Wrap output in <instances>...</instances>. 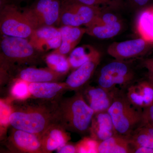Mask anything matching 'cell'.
Here are the masks:
<instances>
[{
  "instance_id": "cell-1",
  "label": "cell",
  "mask_w": 153,
  "mask_h": 153,
  "mask_svg": "<svg viewBox=\"0 0 153 153\" xmlns=\"http://www.w3.org/2000/svg\"><path fill=\"white\" fill-rule=\"evenodd\" d=\"M56 102L54 104L17 103L12 108L9 123L13 128L40 137L49 126L57 121Z\"/></svg>"
},
{
  "instance_id": "cell-2",
  "label": "cell",
  "mask_w": 153,
  "mask_h": 153,
  "mask_svg": "<svg viewBox=\"0 0 153 153\" xmlns=\"http://www.w3.org/2000/svg\"><path fill=\"white\" fill-rule=\"evenodd\" d=\"M56 113L57 121L64 128L79 134L85 133L90 129L95 114L80 93L70 98L58 100Z\"/></svg>"
},
{
  "instance_id": "cell-3",
  "label": "cell",
  "mask_w": 153,
  "mask_h": 153,
  "mask_svg": "<svg viewBox=\"0 0 153 153\" xmlns=\"http://www.w3.org/2000/svg\"><path fill=\"white\" fill-rule=\"evenodd\" d=\"M108 112L117 134L129 137L143 121V109L132 104L126 96L115 93Z\"/></svg>"
},
{
  "instance_id": "cell-4",
  "label": "cell",
  "mask_w": 153,
  "mask_h": 153,
  "mask_svg": "<svg viewBox=\"0 0 153 153\" xmlns=\"http://www.w3.org/2000/svg\"><path fill=\"white\" fill-rule=\"evenodd\" d=\"M35 29L24 12L19 11L16 5L7 3L2 5L0 30L4 36L29 39Z\"/></svg>"
},
{
  "instance_id": "cell-5",
  "label": "cell",
  "mask_w": 153,
  "mask_h": 153,
  "mask_svg": "<svg viewBox=\"0 0 153 153\" xmlns=\"http://www.w3.org/2000/svg\"><path fill=\"white\" fill-rule=\"evenodd\" d=\"M1 57L9 63L19 64L36 62L39 51L31 44L29 39L4 36L1 41Z\"/></svg>"
},
{
  "instance_id": "cell-6",
  "label": "cell",
  "mask_w": 153,
  "mask_h": 153,
  "mask_svg": "<svg viewBox=\"0 0 153 153\" xmlns=\"http://www.w3.org/2000/svg\"><path fill=\"white\" fill-rule=\"evenodd\" d=\"M102 12L96 7L63 0L59 24L71 27L87 26Z\"/></svg>"
},
{
  "instance_id": "cell-7",
  "label": "cell",
  "mask_w": 153,
  "mask_h": 153,
  "mask_svg": "<svg viewBox=\"0 0 153 153\" xmlns=\"http://www.w3.org/2000/svg\"><path fill=\"white\" fill-rule=\"evenodd\" d=\"M62 5L61 0H37L24 13L35 28L59 24Z\"/></svg>"
},
{
  "instance_id": "cell-8",
  "label": "cell",
  "mask_w": 153,
  "mask_h": 153,
  "mask_svg": "<svg viewBox=\"0 0 153 153\" xmlns=\"http://www.w3.org/2000/svg\"><path fill=\"white\" fill-rule=\"evenodd\" d=\"M133 74L124 63L115 61L102 68L98 79L100 87L113 91L117 85H127L133 79Z\"/></svg>"
},
{
  "instance_id": "cell-9",
  "label": "cell",
  "mask_w": 153,
  "mask_h": 153,
  "mask_svg": "<svg viewBox=\"0 0 153 153\" xmlns=\"http://www.w3.org/2000/svg\"><path fill=\"white\" fill-rule=\"evenodd\" d=\"M29 40L39 52L55 50L61 44V34L59 28L54 26H43L35 29Z\"/></svg>"
},
{
  "instance_id": "cell-10",
  "label": "cell",
  "mask_w": 153,
  "mask_h": 153,
  "mask_svg": "<svg viewBox=\"0 0 153 153\" xmlns=\"http://www.w3.org/2000/svg\"><path fill=\"white\" fill-rule=\"evenodd\" d=\"M9 141L11 148L19 152L44 153L40 137L36 134L14 128Z\"/></svg>"
},
{
  "instance_id": "cell-11",
  "label": "cell",
  "mask_w": 153,
  "mask_h": 153,
  "mask_svg": "<svg viewBox=\"0 0 153 153\" xmlns=\"http://www.w3.org/2000/svg\"><path fill=\"white\" fill-rule=\"evenodd\" d=\"M66 130L57 121L49 126L40 136L43 152H51L66 145L68 138Z\"/></svg>"
},
{
  "instance_id": "cell-12",
  "label": "cell",
  "mask_w": 153,
  "mask_h": 153,
  "mask_svg": "<svg viewBox=\"0 0 153 153\" xmlns=\"http://www.w3.org/2000/svg\"><path fill=\"white\" fill-rule=\"evenodd\" d=\"M100 58L98 53L69 74L65 82L69 89L78 90L84 86L94 73Z\"/></svg>"
},
{
  "instance_id": "cell-13",
  "label": "cell",
  "mask_w": 153,
  "mask_h": 153,
  "mask_svg": "<svg viewBox=\"0 0 153 153\" xmlns=\"http://www.w3.org/2000/svg\"><path fill=\"white\" fill-rule=\"evenodd\" d=\"M126 96L134 106L143 109L153 104V82L143 81L132 85L128 89Z\"/></svg>"
},
{
  "instance_id": "cell-14",
  "label": "cell",
  "mask_w": 153,
  "mask_h": 153,
  "mask_svg": "<svg viewBox=\"0 0 153 153\" xmlns=\"http://www.w3.org/2000/svg\"><path fill=\"white\" fill-rule=\"evenodd\" d=\"M29 83L28 87L30 94L36 98L47 100H56L64 91L69 90L66 82H47Z\"/></svg>"
},
{
  "instance_id": "cell-15",
  "label": "cell",
  "mask_w": 153,
  "mask_h": 153,
  "mask_svg": "<svg viewBox=\"0 0 153 153\" xmlns=\"http://www.w3.org/2000/svg\"><path fill=\"white\" fill-rule=\"evenodd\" d=\"M90 128L94 139L100 142L117 134L112 119L108 111L94 114Z\"/></svg>"
},
{
  "instance_id": "cell-16",
  "label": "cell",
  "mask_w": 153,
  "mask_h": 153,
  "mask_svg": "<svg viewBox=\"0 0 153 153\" xmlns=\"http://www.w3.org/2000/svg\"><path fill=\"white\" fill-rule=\"evenodd\" d=\"M147 43L141 38L115 43L109 47L108 53L117 59L130 58L142 53L144 50Z\"/></svg>"
},
{
  "instance_id": "cell-17",
  "label": "cell",
  "mask_w": 153,
  "mask_h": 153,
  "mask_svg": "<svg viewBox=\"0 0 153 153\" xmlns=\"http://www.w3.org/2000/svg\"><path fill=\"white\" fill-rule=\"evenodd\" d=\"M59 29L61 34V44L53 52L65 55L71 53L86 31V28L68 26H61Z\"/></svg>"
},
{
  "instance_id": "cell-18",
  "label": "cell",
  "mask_w": 153,
  "mask_h": 153,
  "mask_svg": "<svg viewBox=\"0 0 153 153\" xmlns=\"http://www.w3.org/2000/svg\"><path fill=\"white\" fill-rule=\"evenodd\" d=\"M64 75L49 68L40 69L28 67L22 69L17 74L16 78L28 83L58 82Z\"/></svg>"
},
{
  "instance_id": "cell-19",
  "label": "cell",
  "mask_w": 153,
  "mask_h": 153,
  "mask_svg": "<svg viewBox=\"0 0 153 153\" xmlns=\"http://www.w3.org/2000/svg\"><path fill=\"white\" fill-rule=\"evenodd\" d=\"M87 91L89 105L95 113L108 111L112 103L114 91H108L99 86L91 88Z\"/></svg>"
},
{
  "instance_id": "cell-20",
  "label": "cell",
  "mask_w": 153,
  "mask_h": 153,
  "mask_svg": "<svg viewBox=\"0 0 153 153\" xmlns=\"http://www.w3.org/2000/svg\"><path fill=\"white\" fill-rule=\"evenodd\" d=\"M97 153H133L132 147L128 137L116 134L100 142Z\"/></svg>"
},
{
  "instance_id": "cell-21",
  "label": "cell",
  "mask_w": 153,
  "mask_h": 153,
  "mask_svg": "<svg viewBox=\"0 0 153 153\" xmlns=\"http://www.w3.org/2000/svg\"><path fill=\"white\" fill-rule=\"evenodd\" d=\"M98 16L86 26V33L100 39H107L112 38L119 33L121 30L119 22L105 24L99 19Z\"/></svg>"
},
{
  "instance_id": "cell-22",
  "label": "cell",
  "mask_w": 153,
  "mask_h": 153,
  "mask_svg": "<svg viewBox=\"0 0 153 153\" xmlns=\"http://www.w3.org/2000/svg\"><path fill=\"white\" fill-rule=\"evenodd\" d=\"M137 29L142 38L147 43H153V6L146 9L140 15Z\"/></svg>"
},
{
  "instance_id": "cell-23",
  "label": "cell",
  "mask_w": 153,
  "mask_h": 153,
  "mask_svg": "<svg viewBox=\"0 0 153 153\" xmlns=\"http://www.w3.org/2000/svg\"><path fill=\"white\" fill-rule=\"evenodd\" d=\"M98 53L91 46H82L74 48L69 54L68 60L71 67L77 68Z\"/></svg>"
},
{
  "instance_id": "cell-24",
  "label": "cell",
  "mask_w": 153,
  "mask_h": 153,
  "mask_svg": "<svg viewBox=\"0 0 153 153\" xmlns=\"http://www.w3.org/2000/svg\"><path fill=\"white\" fill-rule=\"evenodd\" d=\"M45 60L49 68L60 74H65L71 67L66 55L57 52H52L46 56Z\"/></svg>"
},
{
  "instance_id": "cell-25",
  "label": "cell",
  "mask_w": 153,
  "mask_h": 153,
  "mask_svg": "<svg viewBox=\"0 0 153 153\" xmlns=\"http://www.w3.org/2000/svg\"><path fill=\"white\" fill-rule=\"evenodd\" d=\"M128 138L132 147L143 146L153 149V136L135 130Z\"/></svg>"
},
{
  "instance_id": "cell-26",
  "label": "cell",
  "mask_w": 153,
  "mask_h": 153,
  "mask_svg": "<svg viewBox=\"0 0 153 153\" xmlns=\"http://www.w3.org/2000/svg\"><path fill=\"white\" fill-rule=\"evenodd\" d=\"M74 2L80 3L96 7L102 12L117 7L120 4L121 0H67Z\"/></svg>"
},
{
  "instance_id": "cell-27",
  "label": "cell",
  "mask_w": 153,
  "mask_h": 153,
  "mask_svg": "<svg viewBox=\"0 0 153 153\" xmlns=\"http://www.w3.org/2000/svg\"><path fill=\"white\" fill-rule=\"evenodd\" d=\"M99 144L94 139H84L76 145V153H97Z\"/></svg>"
},
{
  "instance_id": "cell-28",
  "label": "cell",
  "mask_w": 153,
  "mask_h": 153,
  "mask_svg": "<svg viewBox=\"0 0 153 153\" xmlns=\"http://www.w3.org/2000/svg\"><path fill=\"white\" fill-rule=\"evenodd\" d=\"M28 82L18 79L12 88V93L13 95L19 98H23L27 95L29 92Z\"/></svg>"
},
{
  "instance_id": "cell-29",
  "label": "cell",
  "mask_w": 153,
  "mask_h": 153,
  "mask_svg": "<svg viewBox=\"0 0 153 153\" xmlns=\"http://www.w3.org/2000/svg\"><path fill=\"white\" fill-rule=\"evenodd\" d=\"M142 123L149 124L153 127V104L143 109Z\"/></svg>"
},
{
  "instance_id": "cell-30",
  "label": "cell",
  "mask_w": 153,
  "mask_h": 153,
  "mask_svg": "<svg viewBox=\"0 0 153 153\" xmlns=\"http://www.w3.org/2000/svg\"><path fill=\"white\" fill-rule=\"evenodd\" d=\"M98 18L101 22L105 24H113L118 22L117 17L114 14L110 13H105L102 16L100 14Z\"/></svg>"
},
{
  "instance_id": "cell-31",
  "label": "cell",
  "mask_w": 153,
  "mask_h": 153,
  "mask_svg": "<svg viewBox=\"0 0 153 153\" xmlns=\"http://www.w3.org/2000/svg\"><path fill=\"white\" fill-rule=\"evenodd\" d=\"M57 153H76V146L71 145H65L57 150Z\"/></svg>"
},
{
  "instance_id": "cell-32",
  "label": "cell",
  "mask_w": 153,
  "mask_h": 153,
  "mask_svg": "<svg viewBox=\"0 0 153 153\" xmlns=\"http://www.w3.org/2000/svg\"><path fill=\"white\" fill-rule=\"evenodd\" d=\"M133 153H153V149L146 147L137 146L132 147Z\"/></svg>"
},
{
  "instance_id": "cell-33",
  "label": "cell",
  "mask_w": 153,
  "mask_h": 153,
  "mask_svg": "<svg viewBox=\"0 0 153 153\" xmlns=\"http://www.w3.org/2000/svg\"><path fill=\"white\" fill-rule=\"evenodd\" d=\"M135 5L139 7H143L147 4L150 0H130Z\"/></svg>"
},
{
  "instance_id": "cell-34",
  "label": "cell",
  "mask_w": 153,
  "mask_h": 153,
  "mask_svg": "<svg viewBox=\"0 0 153 153\" xmlns=\"http://www.w3.org/2000/svg\"><path fill=\"white\" fill-rule=\"evenodd\" d=\"M146 66L150 73V79L153 80V59L147 62Z\"/></svg>"
},
{
  "instance_id": "cell-35",
  "label": "cell",
  "mask_w": 153,
  "mask_h": 153,
  "mask_svg": "<svg viewBox=\"0 0 153 153\" xmlns=\"http://www.w3.org/2000/svg\"><path fill=\"white\" fill-rule=\"evenodd\" d=\"M151 80V79H150ZM152 80V82H153V80Z\"/></svg>"
}]
</instances>
